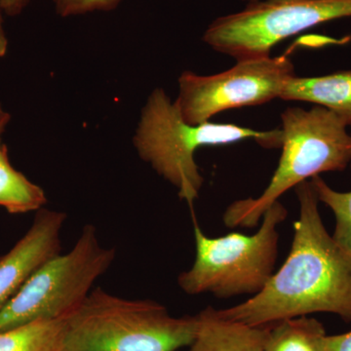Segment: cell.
Listing matches in <instances>:
<instances>
[{
    "label": "cell",
    "instance_id": "cell-10",
    "mask_svg": "<svg viewBox=\"0 0 351 351\" xmlns=\"http://www.w3.org/2000/svg\"><path fill=\"white\" fill-rule=\"evenodd\" d=\"M197 317L195 339L179 351H263L269 326H251L228 319L208 306Z\"/></svg>",
    "mask_w": 351,
    "mask_h": 351
},
{
    "label": "cell",
    "instance_id": "cell-2",
    "mask_svg": "<svg viewBox=\"0 0 351 351\" xmlns=\"http://www.w3.org/2000/svg\"><path fill=\"white\" fill-rule=\"evenodd\" d=\"M253 138L265 149H278L282 131H257L234 124H189L175 101L161 88L147 98L133 138L138 156L152 166L178 191L193 213L204 178L195 161V152L205 145L233 144Z\"/></svg>",
    "mask_w": 351,
    "mask_h": 351
},
{
    "label": "cell",
    "instance_id": "cell-15",
    "mask_svg": "<svg viewBox=\"0 0 351 351\" xmlns=\"http://www.w3.org/2000/svg\"><path fill=\"white\" fill-rule=\"evenodd\" d=\"M311 181L319 202L329 207L336 218L332 239L343 250L351 254V191H335L320 176H315Z\"/></svg>",
    "mask_w": 351,
    "mask_h": 351
},
{
    "label": "cell",
    "instance_id": "cell-11",
    "mask_svg": "<svg viewBox=\"0 0 351 351\" xmlns=\"http://www.w3.org/2000/svg\"><path fill=\"white\" fill-rule=\"evenodd\" d=\"M279 99L315 104L336 113L351 128V69L315 77L293 76Z\"/></svg>",
    "mask_w": 351,
    "mask_h": 351
},
{
    "label": "cell",
    "instance_id": "cell-22",
    "mask_svg": "<svg viewBox=\"0 0 351 351\" xmlns=\"http://www.w3.org/2000/svg\"><path fill=\"white\" fill-rule=\"evenodd\" d=\"M350 167H351V164H350Z\"/></svg>",
    "mask_w": 351,
    "mask_h": 351
},
{
    "label": "cell",
    "instance_id": "cell-7",
    "mask_svg": "<svg viewBox=\"0 0 351 351\" xmlns=\"http://www.w3.org/2000/svg\"><path fill=\"white\" fill-rule=\"evenodd\" d=\"M346 17H351V0H258L215 20L203 41L237 61L269 57L284 39Z\"/></svg>",
    "mask_w": 351,
    "mask_h": 351
},
{
    "label": "cell",
    "instance_id": "cell-13",
    "mask_svg": "<svg viewBox=\"0 0 351 351\" xmlns=\"http://www.w3.org/2000/svg\"><path fill=\"white\" fill-rule=\"evenodd\" d=\"M47 197L40 186L11 165L5 145L0 147V206L10 214H25L43 209Z\"/></svg>",
    "mask_w": 351,
    "mask_h": 351
},
{
    "label": "cell",
    "instance_id": "cell-12",
    "mask_svg": "<svg viewBox=\"0 0 351 351\" xmlns=\"http://www.w3.org/2000/svg\"><path fill=\"white\" fill-rule=\"evenodd\" d=\"M327 336L315 318L284 319L269 325L263 351H326Z\"/></svg>",
    "mask_w": 351,
    "mask_h": 351
},
{
    "label": "cell",
    "instance_id": "cell-8",
    "mask_svg": "<svg viewBox=\"0 0 351 351\" xmlns=\"http://www.w3.org/2000/svg\"><path fill=\"white\" fill-rule=\"evenodd\" d=\"M295 76L287 55L237 61L232 69L212 75L186 71L179 77L175 103L189 124L205 123L225 110L263 105L279 98Z\"/></svg>",
    "mask_w": 351,
    "mask_h": 351
},
{
    "label": "cell",
    "instance_id": "cell-9",
    "mask_svg": "<svg viewBox=\"0 0 351 351\" xmlns=\"http://www.w3.org/2000/svg\"><path fill=\"white\" fill-rule=\"evenodd\" d=\"M66 219L63 212L38 210L24 237L0 257V311L44 263L61 254Z\"/></svg>",
    "mask_w": 351,
    "mask_h": 351
},
{
    "label": "cell",
    "instance_id": "cell-4",
    "mask_svg": "<svg viewBox=\"0 0 351 351\" xmlns=\"http://www.w3.org/2000/svg\"><path fill=\"white\" fill-rule=\"evenodd\" d=\"M282 154L267 188L258 198L234 201L223 214L228 228H254L274 202L298 184L351 164V135L336 113L316 106L288 108L281 114Z\"/></svg>",
    "mask_w": 351,
    "mask_h": 351
},
{
    "label": "cell",
    "instance_id": "cell-5",
    "mask_svg": "<svg viewBox=\"0 0 351 351\" xmlns=\"http://www.w3.org/2000/svg\"><path fill=\"white\" fill-rule=\"evenodd\" d=\"M287 216V209L278 200L265 212L255 234L232 232L214 239L203 232L193 213L195 258L191 269L178 277L180 288L186 294L209 293L219 299L257 295L274 276L277 226Z\"/></svg>",
    "mask_w": 351,
    "mask_h": 351
},
{
    "label": "cell",
    "instance_id": "cell-6",
    "mask_svg": "<svg viewBox=\"0 0 351 351\" xmlns=\"http://www.w3.org/2000/svg\"><path fill=\"white\" fill-rule=\"evenodd\" d=\"M115 254L100 243L93 225L83 226L73 249L44 263L0 311V332L69 317L110 269Z\"/></svg>",
    "mask_w": 351,
    "mask_h": 351
},
{
    "label": "cell",
    "instance_id": "cell-3",
    "mask_svg": "<svg viewBox=\"0 0 351 351\" xmlns=\"http://www.w3.org/2000/svg\"><path fill=\"white\" fill-rule=\"evenodd\" d=\"M197 317L171 315L152 300L95 288L66 318L61 351H179L195 337Z\"/></svg>",
    "mask_w": 351,
    "mask_h": 351
},
{
    "label": "cell",
    "instance_id": "cell-18",
    "mask_svg": "<svg viewBox=\"0 0 351 351\" xmlns=\"http://www.w3.org/2000/svg\"><path fill=\"white\" fill-rule=\"evenodd\" d=\"M31 0H0V9L11 17L20 15Z\"/></svg>",
    "mask_w": 351,
    "mask_h": 351
},
{
    "label": "cell",
    "instance_id": "cell-20",
    "mask_svg": "<svg viewBox=\"0 0 351 351\" xmlns=\"http://www.w3.org/2000/svg\"><path fill=\"white\" fill-rule=\"evenodd\" d=\"M10 120V113L6 112V110L2 108L1 104H0V147H1L2 145V135H3L4 132H5L7 126H8Z\"/></svg>",
    "mask_w": 351,
    "mask_h": 351
},
{
    "label": "cell",
    "instance_id": "cell-1",
    "mask_svg": "<svg viewBox=\"0 0 351 351\" xmlns=\"http://www.w3.org/2000/svg\"><path fill=\"white\" fill-rule=\"evenodd\" d=\"M300 217L285 263L265 288L237 306L218 309L228 319L269 326L313 313H332L351 322V254L328 233L311 181L295 186Z\"/></svg>",
    "mask_w": 351,
    "mask_h": 351
},
{
    "label": "cell",
    "instance_id": "cell-17",
    "mask_svg": "<svg viewBox=\"0 0 351 351\" xmlns=\"http://www.w3.org/2000/svg\"><path fill=\"white\" fill-rule=\"evenodd\" d=\"M326 351H351V331L327 336Z\"/></svg>",
    "mask_w": 351,
    "mask_h": 351
},
{
    "label": "cell",
    "instance_id": "cell-21",
    "mask_svg": "<svg viewBox=\"0 0 351 351\" xmlns=\"http://www.w3.org/2000/svg\"><path fill=\"white\" fill-rule=\"evenodd\" d=\"M244 1L255 2V1H258V0H244Z\"/></svg>",
    "mask_w": 351,
    "mask_h": 351
},
{
    "label": "cell",
    "instance_id": "cell-19",
    "mask_svg": "<svg viewBox=\"0 0 351 351\" xmlns=\"http://www.w3.org/2000/svg\"><path fill=\"white\" fill-rule=\"evenodd\" d=\"M8 51V39L4 31L3 19H2L1 9H0V58L5 56Z\"/></svg>",
    "mask_w": 351,
    "mask_h": 351
},
{
    "label": "cell",
    "instance_id": "cell-14",
    "mask_svg": "<svg viewBox=\"0 0 351 351\" xmlns=\"http://www.w3.org/2000/svg\"><path fill=\"white\" fill-rule=\"evenodd\" d=\"M66 318L38 320L0 332V351H61Z\"/></svg>",
    "mask_w": 351,
    "mask_h": 351
},
{
    "label": "cell",
    "instance_id": "cell-16",
    "mask_svg": "<svg viewBox=\"0 0 351 351\" xmlns=\"http://www.w3.org/2000/svg\"><path fill=\"white\" fill-rule=\"evenodd\" d=\"M122 0H52L56 12L62 17L82 15L96 11H110Z\"/></svg>",
    "mask_w": 351,
    "mask_h": 351
}]
</instances>
